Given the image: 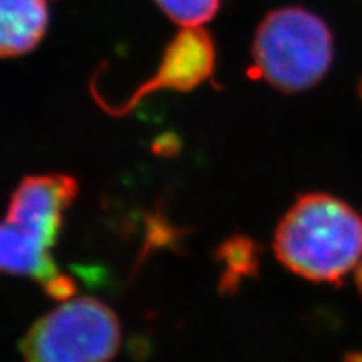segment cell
Wrapping results in <instances>:
<instances>
[{
    "label": "cell",
    "mask_w": 362,
    "mask_h": 362,
    "mask_svg": "<svg viewBox=\"0 0 362 362\" xmlns=\"http://www.w3.org/2000/svg\"><path fill=\"white\" fill-rule=\"evenodd\" d=\"M180 144L176 141V136L173 134H165L161 138H158L155 143H153V151L158 153V155L163 156H171L178 151Z\"/></svg>",
    "instance_id": "8fae6325"
},
{
    "label": "cell",
    "mask_w": 362,
    "mask_h": 362,
    "mask_svg": "<svg viewBox=\"0 0 362 362\" xmlns=\"http://www.w3.org/2000/svg\"><path fill=\"white\" fill-rule=\"evenodd\" d=\"M119 319L93 297H79L40 317L21 341L25 362H110L119 351Z\"/></svg>",
    "instance_id": "277c9868"
},
{
    "label": "cell",
    "mask_w": 362,
    "mask_h": 362,
    "mask_svg": "<svg viewBox=\"0 0 362 362\" xmlns=\"http://www.w3.org/2000/svg\"><path fill=\"white\" fill-rule=\"evenodd\" d=\"M215 67V49L211 37L202 27H181L163 52L160 67L146 83L134 89L128 101L112 106L90 88L99 106L111 116H124L149 94L163 89L192 90L211 78Z\"/></svg>",
    "instance_id": "5b68a950"
},
{
    "label": "cell",
    "mask_w": 362,
    "mask_h": 362,
    "mask_svg": "<svg viewBox=\"0 0 362 362\" xmlns=\"http://www.w3.org/2000/svg\"><path fill=\"white\" fill-rule=\"evenodd\" d=\"M359 93H361V98H362V83H361V88H359Z\"/></svg>",
    "instance_id": "5bb4252c"
},
{
    "label": "cell",
    "mask_w": 362,
    "mask_h": 362,
    "mask_svg": "<svg viewBox=\"0 0 362 362\" xmlns=\"http://www.w3.org/2000/svg\"><path fill=\"white\" fill-rule=\"evenodd\" d=\"M78 192V180L64 173L25 176L17 185L2 225L0 267L6 274L30 277L42 285L57 277L51 250L62 214Z\"/></svg>",
    "instance_id": "7a4b0ae2"
},
{
    "label": "cell",
    "mask_w": 362,
    "mask_h": 362,
    "mask_svg": "<svg viewBox=\"0 0 362 362\" xmlns=\"http://www.w3.org/2000/svg\"><path fill=\"white\" fill-rule=\"evenodd\" d=\"M44 291L47 296H51L56 300H69L72 296H76L78 288H76V284L67 277V275L59 274L57 277H54L51 282L42 285Z\"/></svg>",
    "instance_id": "30bf717a"
},
{
    "label": "cell",
    "mask_w": 362,
    "mask_h": 362,
    "mask_svg": "<svg viewBox=\"0 0 362 362\" xmlns=\"http://www.w3.org/2000/svg\"><path fill=\"white\" fill-rule=\"evenodd\" d=\"M176 235H178V230H175L165 218H161V216L151 218L149 220V233L143 255H146L153 248L173 245V242H176Z\"/></svg>",
    "instance_id": "9c48e42d"
},
{
    "label": "cell",
    "mask_w": 362,
    "mask_h": 362,
    "mask_svg": "<svg viewBox=\"0 0 362 362\" xmlns=\"http://www.w3.org/2000/svg\"><path fill=\"white\" fill-rule=\"evenodd\" d=\"M161 11L181 27H202L214 19L220 0H156Z\"/></svg>",
    "instance_id": "ba28073f"
},
{
    "label": "cell",
    "mask_w": 362,
    "mask_h": 362,
    "mask_svg": "<svg viewBox=\"0 0 362 362\" xmlns=\"http://www.w3.org/2000/svg\"><path fill=\"white\" fill-rule=\"evenodd\" d=\"M260 252L259 243L245 235H233L220 243L215 260L223 265L218 284L221 296H235L243 280L259 275Z\"/></svg>",
    "instance_id": "52a82bcc"
},
{
    "label": "cell",
    "mask_w": 362,
    "mask_h": 362,
    "mask_svg": "<svg viewBox=\"0 0 362 362\" xmlns=\"http://www.w3.org/2000/svg\"><path fill=\"white\" fill-rule=\"evenodd\" d=\"M274 252L298 277L341 284L362 257V218L336 197L300 194L275 230Z\"/></svg>",
    "instance_id": "6da1fadb"
},
{
    "label": "cell",
    "mask_w": 362,
    "mask_h": 362,
    "mask_svg": "<svg viewBox=\"0 0 362 362\" xmlns=\"http://www.w3.org/2000/svg\"><path fill=\"white\" fill-rule=\"evenodd\" d=\"M342 362H362V352H349L344 356Z\"/></svg>",
    "instance_id": "7c38bea8"
},
{
    "label": "cell",
    "mask_w": 362,
    "mask_h": 362,
    "mask_svg": "<svg viewBox=\"0 0 362 362\" xmlns=\"http://www.w3.org/2000/svg\"><path fill=\"white\" fill-rule=\"evenodd\" d=\"M45 0H0V52L17 57L30 52L47 30Z\"/></svg>",
    "instance_id": "8992f818"
},
{
    "label": "cell",
    "mask_w": 362,
    "mask_h": 362,
    "mask_svg": "<svg viewBox=\"0 0 362 362\" xmlns=\"http://www.w3.org/2000/svg\"><path fill=\"white\" fill-rule=\"evenodd\" d=\"M332 56V34L320 17L298 7L280 8L257 29L250 74L282 93H300L324 78Z\"/></svg>",
    "instance_id": "3957f363"
},
{
    "label": "cell",
    "mask_w": 362,
    "mask_h": 362,
    "mask_svg": "<svg viewBox=\"0 0 362 362\" xmlns=\"http://www.w3.org/2000/svg\"><path fill=\"white\" fill-rule=\"evenodd\" d=\"M356 285H357V288H359V292L362 293V264L357 267V270H356Z\"/></svg>",
    "instance_id": "4fadbf2b"
}]
</instances>
